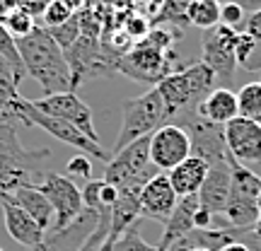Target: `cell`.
Wrapping results in <instances>:
<instances>
[{"mask_svg":"<svg viewBox=\"0 0 261 251\" xmlns=\"http://www.w3.org/2000/svg\"><path fill=\"white\" fill-rule=\"evenodd\" d=\"M19 58L24 65V73L34 77L44 94H58V92H73L70 90V65L65 58L63 48L58 46L54 37L46 29L37 24L27 37L17 39Z\"/></svg>","mask_w":261,"mask_h":251,"instance_id":"cell-1","label":"cell"},{"mask_svg":"<svg viewBox=\"0 0 261 251\" xmlns=\"http://www.w3.org/2000/svg\"><path fill=\"white\" fill-rule=\"evenodd\" d=\"M158 94L165 102V111L167 119H174L179 111H184L187 106H198L208 94L215 90V75L213 70L203 63V61H196V63L169 73L165 80H160L155 85Z\"/></svg>","mask_w":261,"mask_h":251,"instance_id":"cell-2","label":"cell"},{"mask_svg":"<svg viewBox=\"0 0 261 251\" xmlns=\"http://www.w3.org/2000/svg\"><path fill=\"white\" fill-rule=\"evenodd\" d=\"M3 121H10V123L22 121L24 126H37V128H41L44 133H48V135H54L56 140L65 143V145L80 150L83 155L97 157V159H102V162H109V159H112V152H107L99 143L90 140L85 133H80V130L75 128V126H70V123L61 121L56 116L41 114L37 106H34V102H32V99H24V97H19L17 102L10 106Z\"/></svg>","mask_w":261,"mask_h":251,"instance_id":"cell-3","label":"cell"},{"mask_svg":"<svg viewBox=\"0 0 261 251\" xmlns=\"http://www.w3.org/2000/svg\"><path fill=\"white\" fill-rule=\"evenodd\" d=\"M51 150H24L19 138L0 140V196L15 193L22 186H37L46 172H41L44 159Z\"/></svg>","mask_w":261,"mask_h":251,"instance_id":"cell-4","label":"cell"},{"mask_svg":"<svg viewBox=\"0 0 261 251\" xmlns=\"http://www.w3.org/2000/svg\"><path fill=\"white\" fill-rule=\"evenodd\" d=\"M167 121V111H165V102L158 94L155 87H150L145 94H140L136 99L123 102V121L116 135V143L112 148V157L116 152H121L126 145L136 143L138 138L152 135L160 126Z\"/></svg>","mask_w":261,"mask_h":251,"instance_id":"cell-5","label":"cell"},{"mask_svg":"<svg viewBox=\"0 0 261 251\" xmlns=\"http://www.w3.org/2000/svg\"><path fill=\"white\" fill-rule=\"evenodd\" d=\"M155 164L150 159V135L138 138L121 152H116L104 169V181L116 188H143L155 177Z\"/></svg>","mask_w":261,"mask_h":251,"instance_id":"cell-6","label":"cell"},{"mask_svg":"<svg viewBox=\"0 0 261 251\" xmlns=\"http://www.w3.org/2000/svg\"><path fill=\"white\" fill-rule=\"evenodd\" d=\"M174 58L177 56L172 51H162L158 46H150L148 41H140L116 61V70L136 82H148L155 87L160 80L174 73V65H177Z\"/></svg>","mask_w":261,"mask_h":251,"instance_id":"cell-7","label":"cell"},{"mask_svg":"<svg viewBox=\"0 0 261 251\" xmlns=\"http://www.w3.org/2000/svg\"><path fill=\"white\" fill-rule=\"evenodd\" d=\"M37 188L46 196V201L54 208V227L48 232L65 230L68 225L75 222L83 215V193H80V188L75 186V181L70 177L46 172L37 184Z\"/></svg>","mask_w":261,"mask_h":251,"instance_id":"cell-8","label":"cell"},{"mask_svg":"<svg viewBox=\"0 0 261 251\" xmlns=\"http://www.w3.org/2000/svg\"><path fill=\"white\" fill-rule=\"evenodd\" d=\"M191 155V140L187 128L165 123L150 135V159L158 172H172Z\"/></svg>","mask_w":261,"mask_h":251,"instance_id":"cell-9","label":"cell"},{"mask_svg":"<svg viewBox=\"0 0 261 251\" xmlns=\"http://www.w3.org/2000/svg\"><path fill=\"white\" fill-rule=\"evenodd\" d=\"M34 106H37L41 114H48V116H56L61 121L70 123V126H75L80 133H85L90 140L99 143V135H97L94 123H92V109H90L75 92L48 94L44 99H37Z\"/></svg>","mask_w":261,"mask_h":251,"instance_id":"cell-10","label":"cell"},{"mask_svg":"<svg viewBox=\"0 0 261 251\" xmlns=\"http://www.w3.org/2000/svg\"><path fill=\"white\" fill-rule=\"evenodd\" d=\"M237 34L234 29L225 27V24H218L215 29H211L205 34L203 44H201V61H203L211 70H213L215 80H232L234 68H237V61H234V41H237Z\"/></svg>","mask_w":261,"mask_h":251,"instance_id":"cell-11","label":"cell"},{"mask_svg":"<svg viewBox=\"0 0 261 251\" xmlns=\"http://www.w3.org/2000/svg\"><path fill=\"white\" fill-rule=\"evenodd\" d=\"M187 133L189 140H191V155L208 162V167L232 159L227 152V145H225V126H218V123L203 121L201 116H194L187 123Z\"/></svg>","mask_w":261,"mask_h":251,"instance_id":"cell-12","label":"cell"},{"mask_svg":"<svg viewBox=\"0 0 261 251\" xmlns=\"http://www.w3.org/2000/svg\"><path fill=\"white\" fill-rule=\"evenodd\" d=\"M225 145L234 162L259 164L261 162V123L237 116L225 123Z\"/></svg>","mask_w":261,"mask_h":251,"instance_id":"cell-13","label":"cell"},{"mask_svg":"<svg viewBox=\"0 0 261 251\" xmlns=\"http://www.w3.org/2000/svg\"><path fill=\"white\" fill-rule=\"evenodd\" d=\"M179 196L169 184L167 174H155L145 186L140 188V217L148 220H158V222H167L172 210L177 208Z\"/></svg>","mask_w":261,"mask_h":251,"instance_id":"cell-14","label":"cell"},{"mask_svg":"<svg viewBox=\"0 0 261 251\" xmlns=\"http://www.w3.org/2000/svg\"><path fill=\"white\" fill-rule=\"evenodd\" d=\"M99 215L102 210H83V215L70 222L65 230L58 232H46L41 244H37L34 249L29 251H80V246L85 244V239L94 232V227L99 222Z\"/></svg>","mask_w":261,"mask_h":251,"instance_id":"cell-15","label":"cell"},{"mask_svg":"<svg viewBox=\"0 0 261 251\" xmlns=\"http://www.w3.org/2000/svg\"><path fill=\"white\" fill-rule=\"evenodd\" d=\"M232 159L223 162V164H213L208 169L203 186L198 191V203L201 208H205L211 215H223L227 198H230V184H232Z\"/></svg>","mask_w":261,"mask_h":251,"instance_id":"cell-16","label":"cell"},{"mask_svg":"<svg viewBox=\"0 0 261 251\" xmlns=\"http://www.w3.org/2000/svg\"><path fill=\"white\" fill-rule=\"evenodd\" d=\"M0 205H3L5 230H8V234L15 242L22 244V246H27V249H34L37 244H41V239H44L46 232H44L19 205H15L10 198H5V196H0Z\"/></svg>","mask_w":261,"mask_h":251,"instance_id":"cell-17","label":"cell"},{"mask_svg":"<svg viewBox=\"0 0 261 251\" xmlns=\"http://www.w3.org/2000/svg\"><path fill=\"white\" fill-rule=\"evenodd\" d=\"M208 162H203L201 157H196V155H189L181 164L167 172V179L172 188H174V193L179 198H187V196H198L201 186H203L205 177H208Z\"/></svg>","mask_w":261,"mask_h":251,"instance_id":"cell-18","label":"cell"},{"mask_svg":"<svg viewBox=\"0 0 261 251\" xmlns=\"http://www.w3.org/2000/svg\"><path fill=\"white\" fill-rule=\"evenodd\" d=\"M196 116H201L203 121L225 126L232 119L240 116V106H237V92L227 90V87H215L213 92L205 97L203 102L196 106Z\"/></svg>","mask_w":261,"mask_h":251,"instance_id":"cell-19","label":"cell"},{"mask_svg":"<svg viewBox=\"0 0 261 251\" xmlns=\"http://www.w3.org/2000/svg\"><path fill=\"white\" fill-rule=\"evenodd\" d=\"M201 208V203H198V196H187V198H179L177 208L172 210V215H169V220L162 227V237H160V244H155L160 251H165L172 242H177L179 237H184V234H189L191 230H194V215L196 210Z\"/></svg>","mask_w":261,"mask_h":251,"instance_id":"cell-20","label":"cell"},{"mask_svg":"<svg viewBox=\"0 0 261 251\" xmlns=\"http://www.w3.org/2000/svg\"><path fill=\"white\" fill-rule=\"evenodd\" d=\"M5 198H10L15 205H19L44 232H48L54 227V208L37 186H22L15 193H5Z\"/></svg>","mask_w":261,"mask_h":251,"instance_id":"cell-21","label":"cell"},{"mask_svg":"<svg viewBox=\"0 0 261 251\" xmlns=\"http://www.w3.org/2000/svg\"><path fill=\"white\" fill-rule=\"evenodd\" d=\"M24 70H19L15 65H10L5 58H0V114L5 116L8 109L17 102L19 97V82L24 80Z\"/></svg>","mask_w":261,"mask_h":251,"instance_id":"cell-22","label":"cell"},{"mask_svg":"<svg viewBox=\"0 0 261 251\" xmlns=\"http://www.w3.org/2000/svg\"><path fill=\"white\" fill-rule=\"evenodd\" d=\"M234 61L242 65L247 73H259L261 70V41L252 39L249 34L240 32L234 41Z\"/></svg>","mask_w":261,"mask_h":251,"instance_id":"cell-23","label":"cell"},{"mask_svg":"<svg viewBox=\"0 0 261 251\" xmlns=\"http://www.w3.org/2000/svg\"><path fill=\"white\" fill-rule=\"evenodd\" d=\"M189 24L198 29H215L220 24V5L215 0H196L189 10Z\"/></svg>","mask_w":261,"mask_h":251,"instance_id":"cell-24","label":"cell"},{"mask_svg":"<svg viewBox=\"0 0 261 251\" xmlns=\"http://www.w3.org/2000/svg\"><path fill=\"white\" fill-rule=\"evenodd\" d=\"M237 106H240V116L249 119V121L261 123V82L244 85L237 92Z\"/></svg>","mask_w":261,"mask_h":251,"instance_id":"cell-25","label":"cell"},{"mask_svg":"<svg viewBox=\"0 0 261 251\" xmlns=\"http://www.w3.org/2000/svg\"><path fill=\"white\" fill-rule=\"evenodd\" d=\"M196 0H162L158 12L160 22H169V24H189V10Z\"/></svg>","mask_w":261,"mask_h":251,"instance_id":"cell-26","label":"cell"},{"mask_svg":"<svg viewBox=\"0 0 261 251\" xmlns=\"http://www.w3.org/2000/svg\"><path fill=\"white\" fill-rule=\"evenodd\" d=\"M46 32L54 37V41L63 48V53H65V51H70V48L75 46V41L80 39V19H77V15H75V17H70L65 24L51 27V29H46Z\"/></svg>","mask_w":261,"mask_h":251,"instance_id":"cell-27","label":"cell"},{"mask_svg":"<svg viewBox=\"0 0 261 251\" xmlns=\"http://www.w3.org/2000/svg\"><path fill=\"white\" fill-rule=\"evenodd\" d=\"M112 251H160V249L155 246V244H148L143 237H140L138 222H136L133 227H128V230L114 242Z\"/></svg>","mask_w":261,"mask_h":251,"instance_id":"cell-28","label":"cell"},{"mask_svg":"<svg viewBox=\"0 0 261 251\" xmlns=\"http://www.w3.org/2000/svg\"><path fill=\"white\" fill-rule=\"evenodd\" d=\"M70 17H75V12L65 5L63 0H48L46 10H44V15H41V19H44V24H41V27L44 29L58 27V24H65Z\"/></svg>","mask_w":261,"mask_h":251,"instance_id":"cell-29","label":"cell"},{"mask_svg":"<svg viewBox=\"0 0 261 251\" xmlns=\"http://www.w3.org/2000/svg\"><path fill=\"white\" fill-rule=\"evenodd\" d=\"M3 24H5V29H8V32H10V34H12L15 39L27 37L29 32L37 27L34 17H32V15H27L24 10H15L12 15H8V17L3 19Z\"/></svg>","mask_w":261,"mask_h":251,"instance_id":"cell-30","label":"cell"},{"mask_svg":"<svg viewBox=\"0 0 261 251\" xmlns=\"http://www.w3.org/2000/svg\"><path fill=\"white\" fill-rule=\"evenodd\" d=\"M0 58H5L10 65H15L19 70H24L22 65V58H19V48H17V39L10 34L5 24L0 22Z\"/></svg>","mask_w":261,"mask_h":251,"instance_id":"cell-31","label":"cell"},{"mask_svg":"<svg viewBox=\"0 0 261 251\" xmlns=\"http://www.w3.org/2000/svg\"><path fill=\"white\" fill-rule=\"evenodd\" d=\"M102 184L104 179H90L83 188H80V193H83V208L85 210H104L102 208V201H99V191H102Z\"/></svg>","mask_w":261,"mask_h":251,"instance_id":"cell-32","label":"cell"},{"mask_svg":"<svg viewBox=\"0 0 261 251\" xmlns=\"http://www.w3.org/2000/svg\"><path fill=\"white\" fill-rule=\"evenodd\" d=\"M244 19H247V12L237 3L220 8V24H225V27L234 29V32H244Z\"/></svg>","mask_w":261,"mask_h":251,"instance_id":"cell-33","label":"cell"},{"mask_svg":"<svg viewBox=\"0 0 261 251\" xmlns=\"http://www.w3.org/2000/svg\"><path fill=\"white\" fill-rule=\"evenodd\" d=\"M65 172H68L70 177H83L90 181V177H92V162L87 159V155H75V157L68 159Z\"/></svg>","mask_w":261,"mask_h":251,"instance_id":"cell-34","label":"cell"},{"mask_svg":"<svg viewBox=\"0 0 261 251\" xmlns=\"http://www.w3.org/2000/svg\"><path fill=\"white\" fill-rule=\"evenodd\" d=\"M244 34H249L252 39L261 41V10L247 15V19H244Z\"/></svg>","mask_w":261,"mask_h":251,"instance_id":"cell-35","label":"cell"},{"mask_svg":"<svg viewBox=\"0 0 261 251\" xmlns=\"http://www.w3.org/2000/svg\"><path fill=\"white\" fill-rule=\"evenodd\" d=\"M227 230H230V234H232V239L247 244V249L249 251H261V242L259 239H254L249 230H232V227H227Z\"/></svg>","mask_w":261,"mask_h":251,"instance_id":"cell-36","label":"cell"},{"mask_svg":"<svg viewBox=\"0 0 261 251\" xmlns=\"http://www.w3.org/2000/svg\"><path fill=\"white\" fill-rule=\"evenodd\" d=\"M116 198H119V188L104 181V184H102V191H99V201H102V208H104V210H112V205L116 203Z\"/></svg>","mask_w":261,"mask_h":251,"instance_id":"cell-37","label":"cell"},{"mask_svg":"<svg viewBox=\"0 0 261 251\" xmlns=\"http://www.w3.org/2000/svg\"><path fill=\"white\" fill-rule=\"evenodd\" d=\"M126 34H128V37H145V34H148V22L143 17H133L128 24H126Z\"/></svg>","mask_w":261,"mask_h":251,"instance_id":"cell-38","label":"cell"},{"mask_svg":"<svg viewBox=\"0 0 261 251\" xmlns=\"http://www.w3.org/2000/svg\"><path fill=\"white\" fill-rule=\"evenodd\" d=\"M211 220H213V215L205 208H198L194 215V230H211Z\"/></svg>","mask_w":261,"mask_h":251,"instance_id":"cell-39","label":"cell"},{"mask_svg":"<svg viewBox=\"0 0 261 251\" xmlns=\"http://www.w3.org/2000/svg\"><path fill=\"white\" fill-rule=\"evenodd\" d=\"M15 10H19L17 0H0V22L8 17V15H12Z\"/></svg>","mask_w":261,"mask_h":251,"instance_id":"cell-40","label":"cell"},{"mask_svg":"<svg viewBox=\"0 0 261 251\" xmlns=\"http://www.w3.org/2000/svg\"><path fill=\"white\" fill-rule=\"evenodd\" d=\"M17 135V130L10 121H0V140H10Z\"/></svg>","mask_w":261,"mask_h":251,"instance_id":"cell-41","label":"cell"},{"mask_svg":"<svg viewBox=\"0 0 261 251\" xmlns=\"http://www.w3.org/2000/svg\"><path fill=\"white\" fill-rule=\"evenodd\" d=\"M240 8L249 15V12H256V10H261V0H234Z\"/></svg>","mask_w":261,"mask_h":251,"instance_id":"cell-42","label":"cell"},{"mask_svg":"<svg viewBox=\"0 0 261 251\" xmlns=\"http://www.w3.org/2000/svg\"><path fill=\"white\" fill-rule=\"evenodd\" d=\"M220 251H249V249H247V244H242V242H237V239H232L230 244H225Z\"/></svg>","mask_w":261,"mask_h":251,"instance_id":"cell-43","label":"cell"},{"mask_svg":"<svg viewBox=\"0 0 261 251\" xmlns=\"http://www.w3.org/2000/svg\"><path fill=\"white\" fill-rule=\"evenodd\" d=\"M63 3L73 10V12H77V10H83L85 5H87V0H63Z\"/></svg>","mask_w":261,"mask_h":251,"instance_id":"cell-44","label":"cell"},{"mask_svg":"<svg viewBox=\"0 0 261 251\" xmlns=\"http://www.w3.org/2000/svg\"><path fill=\"white\" fill-rule=\"evenodd\" d=\"M249 232H252L254 239H259V242H261V215H259V220H256V222L249 227Z\"/></svg>","mask_w":261,"mask_h":251,"instance_id":"cell-45","label":"cell"},{"mask_svg":"<svg viewBox=\"0 0 261 251\" xmlns=\"http://www.w3.org/2000/svg\"><path fill=\"white\" fill-rule=\"evenodd\" d=\"M114 242H116V239H112V237H107V242H104V244H102V246H99V249H97V251H112Z\"/></svg>","mask_w":261,"mask_h":251,"instance_id":"cell-46","label":"cell"},{"mask_svg":"<svg viewBox=\"0 0 261 251\" xmlns=\"http://www.w3.org/2000/svg\"><path fill=\"white\" fill-rule=\"evenodd\" d=\"M215 3H218V5L223 8V5H230V3H234V0H215Z\"/></svg>","mask_w":261,"mask_h":251,"instance_id":"cell-47","label":"cell"},{"mask_svg":"<svg viewBox=\"0 0 261 251\" xmlns=\"http://www.w3.org/2000/svg\"><path fill=\"white\" fill-rule=\"evenodd\" d=\"M256 210H259V215H261V193L256 196Z\"/></svg>","mask_w":261,"mask_h":251,"instance_id":"cell-48","label":"cell"},{"mask_svg":"<svg viewBox=\"0 0 261 251\" xmlns=\"http://www.w3.org/2000/svg\"><path fill=\"white\" fill-rule=\"evenodd\" d=\"M194 251H208V249H194Z\"/></svg>","mask_w":261,"mask_h":251,"instance_id":"cell-49","label":"cell"},{"mask_svg":"<svg viewBox=\"0 0 261 251\" xmlns=\"http://www.w3.org/2000/svg\"><path fill=\"white\" fill-rule=\"evenodd\" d=\"M0 251H3V249H0Z\"/></svg>","mask_w":261,"mask_h":251,"instance_id":"cell-50","label":"cell"}]
</instances>
